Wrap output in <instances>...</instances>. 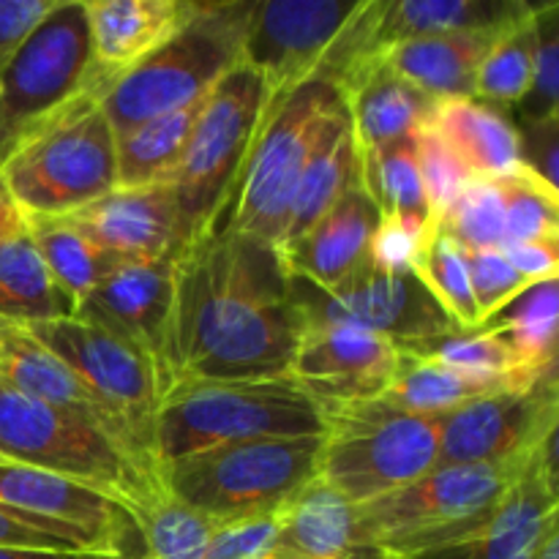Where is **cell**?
Listing matches in <instances>:
<instances>
[{"mask_svg":"<svg viewBox=\"0 0 559 559\" xmlns=\"http://www.w3.org/2000/svg\"><path fill=\"white\" fill-rule=\"evenodd\" d=\"M300 333L293 276L276 246L218 229L178 254L164 355L167 391L186 380L289 377Z\"/></svg>","mask_w":559,"mask_h":559,"instance_id":"obj_1","label":"cell"},{"mask_svg":"<svg viewBox=\"0 0 559 559\" xmlns=\"http://www.w3.org/2000/svg\"><path fill=\"white\" fill-rule=\"evenodd\" d=\"M325 415L289 377L186 380L162 396L153 420L156 467L229 442L265 437H322Z\"/></svg>","mask_w":559,"mask_h":559,"instance_id":"obj_2","label":"cell"},{"mask_svg":"<svg viewBox=\"0 0 559 559\" xmlns=\"http://www.w3.org/2000/svg\"><path fill=\"white\" fill-rule=\"evenodd\" d=\"M322 437H265L229 442L158 469L173 500L207 522L282 513L320 478Z\"/></svg>","mask_w":559,"mask_h":559,"instance_id":"obj_3","label":"cell"},{"mask_svg":"<svg viewBox=\"0 0 559 559\" xmlns=\"http://www.w3.org/2000/svg\"><path fill=\"white\" fill-rule=\"evenodd\" d=\"M267 104L265 80L246 63L227 71L202 102L183 156L167 178L178 200L186 246L222 227Z\"/></svg>","mask_w":559,"mask_h":559,"instance_id":"obj_4","label":"cell"},{"mask_svg":"<svg viewBox=\"0 0 559 559\" xmlns=\"http://www.w3.org/2000/svg\"><path fill=\"white\" fill-rule=\"evenodd\" d=\"M251 5L254 0H200L197 14L167 44L102 96L115 134L202 102L227 71L243 63Z\"/></svg>","mask_w":559,"mask_h":559,"instance_id":"obj_5","label":"cell"},{"mask_svg":"<svg viewBox=\"0 0 559 559\" xmlns=\"http://www.w3.org/2000/svg\"><path fill=\"white\" fill-rule=\"evenodd\" d=\"M0 175L25 218H66L118 183L115 131L91 91L16 142Z\"/></svg>","mask_w":559,"mask_h":559,"instance_id":"obj_6","label":"cell"},{"mask_svg":"<svg viewBox=\"0 0 559 559\" xmlns=\"http://www.w3.org/2000/svg\"><path fill=\"white\" fill-rule=\"evenodd\" d=\"M0 459L112 497L134 519L164 495L162 475L96 426L0 385Z\"/></svg>","mask_w":559,"mask_h":559,"instance_id":"obj_7","label":"cell"},{"mask_svg":"<svg viewBox=\"0 0 559 559\" xmlns=\"http://www.w3.org/2000/svg\"><path fill=\"white\" fill-rule=\"evenodd\" d=\"M320 484L355 508L404 489L440 464L437 418L413 415L385 399L322 409Z\"/></svg>","mask_w":559,"mask_h":559,"instance_id":"obj_8","label":"cell"},{"mask_svg":"<svg viewBox=\"0 0 559 559\" xmlns=\"http://www.w3.org/2000/svg\"><path fill=\"white\" fill-rule=\"evenodd\" d=\"M527 464H437L404 489L355 508L360 533L388 559L445 549L480 527Z\"/></svg>","mask_w":559,"mask_h":559,"instance_id":"obj_9","label":"cell"},{"mask_svg":"<svg viewBox=\"0 0 559 559\" xmlns=\"http://www.w3.org/2000/svg\"><path fill=\"white\" fill-rule=\"evenodd\" d=\"M342 104L336 85L322 76L271 96L254 151L218 229L251 235L278 249L300 173L325 123Z\"/></svg>","mask_w":559,"mask_h":559,"instance_id":"obj_10","label":"cell"},{"mask_svg":"<svg viewBox=\"0 0 559 559\" xmlns=\"http://www.w3.org/2000/svg\"><path fill=\"white\" fill-rule=\"evenodd\" d=\"M91 91L102 93L91 76L85 0H55L0 76V162Z\"/></svg>","mask_w":559,"mask_h":559,"instance_id":"obj_11","label":"cell"},{"mask_svg":"<svg viewBox=\"0 0 559 559\" xmlns=\"http://www.w3.org/2000/svg\"><path fill=\"white\" fill-rule=\"evenodd\" d=\"M557 371L533 385L500 388L437 418L440 464H522L557 437Z\"/></svg>","mask_w":559,"mask_h":559,"instance_id":"obj_12","label":"cell"},{"mask_svg":"<svg viewBox=\"0 0 559 559\" xmlns=\"http://www.w3.org/2000/svg\"><path fill=\"white\" fill-rule=\"evenodd\" d=\"M25 328L120 415L142 456L156 467L153 420L164 396V380L156 364L126 338L76 317Z\"/></svg>","mask_w":559,"mask_h":559,"instance_id":"obj_13","label":"cell"},{"mask_svg":"<svg viewBox=\"0 0 559 559\" xmlns=\"http://www.w3.org/2000/svg\"><path fill=\"white\" fill-rule=\"evenodd\" d=\"M293 298L306 325H355L380 333L399 347L456 333L415 271H380L369 262L336 289L309 287L293 278Z\"/></svg>","mask_w":559,"mask_h":559,"instance_id":"obj_14","label":"cell"},{"mask_svg":"<svg viewBox=\"0 0 559 559\" xmlns=\"http://www.w3.org/2000/svg\"><path fill=\"white\" fill-rule=\"evenodd\" d=\"M364 0H254L246 25L243 63L278 96L314 80Z\"/></svg>","mask_w":559,"mask_h":559,"instance_id":"obj_15","label":"cell"},{"mask_svg":"<svg viewBox=\"0 0 559 559\" xmlns=\"http://www.w3.org/2000/svg\"><path fill=\"white\" fill-rule=\"evenodd\" d=\"M0 506L60 530L87 551L142 555L136 519L120 502L55 473L0 459Z\"/></svg>","mask_w":559,"mask_h":559,"instance_id":"obj_16","label":"cell"},{"mask_svg":"<svg viewBox=\"0 0 559 559\" xmlns=\"http://www.w3.org/2000/svg\"><path fill=\"white\" fill-rule=\"evenodd\" d=\"M399 344L355 325H306L289 364V380L320 409L385 396Z\"/></svg>","mask_w":559,"mask_h":559,"instance_id":"obj_17","label":"cell"},{"mask_svg":"<svg viewBox=\"0 0 559 559\" xmlns=\"http://www.w3.org/2000/svg\"><path fill=\"white\" fill-rule=\"evenodd\" d=\"M559 527L557 437L540 448L478 530L445 549L415 559H533Z\"/></svg>","mask_w":559,"mask_h":559,"instance_id":"obj_18","label":"cell"},{"mask_svg":"<svg viewBox=\"0 0 559 559\" xmlns=\"http://www.w3.org/2000/svg\"><path fill=\"white\" fill-rule=\"evenodd\" d=\"M175 257L151 262H120L76 306L74 317L104 328L115 336L140 347L164 377L169 317L175 295Z\"/></svg>","mask_w":559,"mask_h":559,"instance_id":"obj_19","label":"cell"},{"mask_svg":"<svg viewBox=\"0 0 559 559\" xmlns=\"http://www.w3.org/2000/svg\"><path fill=\"white\" fill-rule=\"evenodd\" d=\"M63 222L120 262L164 260L180 254L186 246L178 200L169 183L115 186Z\"/></svg>","mask_w":559,"mask_h":559,"instance_id":"obj_20","label":"cell"},{"mask_svg":"<svg viewBox=\"0 0 559 559\" xmlns=\"http://www.w3.org/2000/svg\"><path fill=\"white\" fill-rule=\"evenodd\" d=\"M0 385L96 426L98 431L120 442L126 451L151 464L136 448L120 415L104 399H98L58 355L49 353L25 325L9 320H0Z\"/></svg>","mask_w":559,"mask_h":559,"instance_id":"obj_21","label":"cell"},{"mask_svg":"<svg viewBox=\"0 0 559 559\" xmlns=\"http://www.w3.org/2000/svg\"><path fill=\"white\" fill-rule=\"evenodd\" d=\"M200 0H85L91 76L102 93L167 44Z\"/></svg>","mask_w":559,"mask_h":559,"instance_id":"obj_22","label":"cell"},{"mask_svg":"<svg viewBox=\"0 0 559 559\" xmlns=\"http://www.w3.org/2000/svg\"><path fill=\"white\" fill-rule=\"evenodd\" d=\"M377 224L380 211L358 180L298 243L282 251L289 276L322 293L349 282L371 262Z\"/></svg>","mask_w":559,"mask_h":559,"instance_id":"obj_23","label":"cell"},{"mask_svg":"<svg viewBox=\"0 0 559 559\" xmlns=\"http://www.w3.org/2000/svg\"><path fill=\"white\" fill-rule=\"evenodd\" d=\"M336 91L344 98L358 153L415 136L429 123L437 104L399 76L388 66L385 55H371L349 66L336 80Z\"/></svg>","mask_w":559,"mask_h":559,"instance_id":"obj_24","label":"cell"},{"mask_svg":"<svg viewBox=\"0 0 559 559\" xmlns=\"http://www.w3.org/2000/svg\"><path fill=\"white\" fill-rule=\"evenodd\" d=\"M265 559H388L360 533L353 502L311 484L287 511Z\"/></svg>","mask_w":559,"mask_h":559,"instance_id":"obj_25","label":"cell"},{"mask_svg":"<svg viewBox=\"0 0 559 559\" xmlns=\"http://www.w3.org/2000/svg\"><path fill=\"white\" fill-rule=\"evenodd\" d=\"M506 27H480V31L418 38V41L396 44L382 55L399 76H404L409 85H415L435 102L469 98L475 91L480 63Z\"/></svg>","mask_w":559,"mask_h":559,"instance_id":"obj_26","label":"cell"},{"mask_svg":"<svg viewBox=\"0 0 559 559\" xmlns=\"http://www.w3.org/2000/svg\"><path fill=\"white\" fill-rule=\"evenodd\" d=\"M360 180V158L355 145L353 129H349L347 109L342 107L331 115L322 129L304 173H300L298 189L293 194L287 222H284L278 251H287L298 243L328 211L338 202V197Z\"/></svg>","mask_w":559,"mask_h":559,"instance_id":"obj_27","label":"cell"},{"mask_svg":"<svg viewBox=\"0 0 559 559\" xmlns=\"http://www.w3.org/2000/svg\"><path fill=\"white\" fill-rule=\"evenodd\" d=\"M429 126L448 142L473 178H500L522 167L516 123L480 98H445L431 109Z\"/></svg>","mask_w":559,"mask_h":559,"instance_id":"obj_28","label":"cell"},{"mask_svg":"<svg viewBox=\"0 0 559 559\" xmlns=\"http://www.w3.org/2000/svg\"><path fill=\"white\" fill-rule=\"evenodd\" d=\"M74 309V300L49 276L27 233L0 246V320L38 325L69 320Z\"/></svg>","mask_w":559,"mask_h":559,"instance_id":"obj_29","label":"cell"},{"mask_svg":"<svg viewBox=\"0 0 559 559\" xmlns=\"http://www.w3.org/2000/svg\"><path fill=\"white\" fill-rule=\"evenodd\" d=\"M500 388L502 385H491L478 377L464 374V371L420 353L418 347H399L396 374H393L385 396L380 399L413 415L440 418V415L451 413V409L462 407L473 399L486 396V393L500 391Z\"/></svg>","mask_w":559,"mask_h":559,"instance_id":"obj_30","label":"cell"},{"mask_svg":"<svg viewBox=\"0 0 559 559\" xmlns=\"http://www.w3.org/2000/svg\"><path fill=\"white\" fill-rule=\"evenodd\" d=\"M557 322L559 282H540L524 289L516 300L480 322V331H491L511 347L519 369L540 377L557 369Z\"/></svg>","mask_w":559,"mask_h":559,"instance_id":"obj_31","label":"cell"},{"mask_svg":"<svg viewBox=\"0 0 559 559\" xmlns=\"http://www.w3.org/2000/svg\"><path fill=\"white\" fill-rule=\"evenodd\" d=\"M202 102L173 109V112L145 120L123 134H115V164H118V183L115 186L129 189V186L167 183L183 156Z\"/></svg>","mask_w":559,"mask_h":559,"instance_id":"obj_32","label":"cell"},{"mask_svg":"<svg viewBox=\"0 0 559 559\" xmlns=\"http://www.w3.org/2000/svg\"><path fill=\"white\" fill-rule=\"evenodd\" d=\"M360 183L377 205L380 216L399 218L415 227L435 229L437 218L431 216L426 200L424 180H420L418 156H415V136L399 140L377 151L358 153Z\"/></svg>","mask_w":559,"mask_h":559,"instance_id":"obj_33","label":"cell"},{"mask_svg":"<svg viewBox=\"0 0 559 559\" xmlns=\"http://www.w3.org/2000/svg\"><path fill=\"white\" fill-rule=\"evenodd\" d=\"M27 238L36 246L49 276L74 300V306H80L85 295L115 265H120V260L93 246L63 218H27Z\"/></svg>","mask_w":559,"mask_h":559,"instance_id":"obj_34","label":"cell"},{"mask_svg":"<svg viewBox=\"0 0 559 559\" xmlns=\"http://www.w3.org/2000/svg\"><path fill=\"white\" fill-rule=\"evenodd\" d=\"M437 227L464 251L502 249L506 243V202L500 178H473L459 189Z\"/></svg>","mask_w":559,"mask_h":559,"instance_id":"obj_35","label":"cell"},{"mask_svg":"<svg viewBox=\"0 0 559 559\" xmlns=\"http://www.w3.org/2000/svg\"><path fill=\"white\" fill-rule=\"evenodd\" d=\"M538 11V9H535ZM533 14L516 25L506 27L495 47L480 63L475 76L473 98L495 107H516L530 87L533 76Z\"/></svg>","mask_w":559,"mask_h":559,"instance_id":"obj_36","label":"cell"},{"mask_svg":"<svg viewBox=\"0 0 559 559\" xmlns=\"http://www.w3.org/2000/svg\"><path fill=\"white\" fill-rule=\"evenodd\" d=\"M142 540L140 559H205L213 522L173 500L164 491L136 519Z\"/></svg>","mask_w":559,"mask_h":559,"instance_id":"obj_37","label":"cell"},{"mask_svg":"<svg viewBox=\"0 0 559 559\" xmlns=\"http://www.w3.org/2000/svg\"><path fill=\"white\" fill-rule=\"evenodd\" d=\"M415 273L426 284V289L435 295L442 311L456 322L459 331H475L478 328V306H475L473 298V284H469L464 251L440 227L426 240L424 251L415 262Z\"/></svg>","mask_w":559,"mask_h":559,"instance_id":"obj_38","label":"cell"},{"mask_svg":"<svg viewBox=\"0 0 559 559\" xmlns=\"http://www.w3.org/2000/svg\"><path fill=\"white\" fill-rule=\"evenodd\" d=\"M506 202V246L559 240V191L549 189L530 169L500 175Z\"/></svg>","mask_w":559,"mask_h":559,"instance_id":"obj_39","label":"cell"},{"mask_svg":"<svg viewBox=\"0 0 559 559\" xmlns=\"http://www.w3.org/2000/svg\"><path fill=\"white\" fill-rule=\"evenodd\" d=\"M555 115H559V3L551 0L538 5L533 16V76L516 104V123Z\"/></svg>","mask_w":559,"mask_h":559,"instance_id":"obj_40","label":"cell"},{"mask_svg":"<svg viewBox=\"0 0 559 559\" xmlns=\"http://www.w3.org/2000/svg\"><path fill=\"white\" fill-rule=\"evenodd\" d=\"M415 156H418L420 180H424V191L426 200H429L431 216L440 222L445 207L451 205L453 197L459 194V189H462L467 180H473V175L464 169V164L459 162L456 153L448 147V142L442 140L429 123L415 134Z\"/></svg>","mask_w":559,"mask_h":559,"instance_id":"obj_41","label":"cell"},{"mask_svg":"<svg viewBox=\"0 0 559 559\" xmlns=\"http://www.w3.org/2000/svg\"><path fill=\"white\" fill-rule=\"evenodd\" d=\"M464 260H467L469 284H473V298L475 306H478L480 322L495 317L511 300H516L524 289L533 287L527 278L513 271V265L506 260L500 249L469 251V254H464Z\"/></svg>","mask_w":559,"mask_h":559,"instance_id":"obj_42","label":"cell"},{"mask_svg":"<svg viewBox=\"0 0 559 559\" xmlns=\"http://www.w3.org/2000/svg\"><path fill=\"white\" fill-rule=\"evenodd\" d=\"M282 513L213 524L205 559H265L282 527Z\"/></svg>","mask_w":559,"mask_h":559,"instance_id":"obj_43","label":"cell"},{"mask_svg":"<svg viewBox=\"0 0 559 559\" xmlns=\"http://www.w3.org/2000/svg\"><path fill=\"white\" fill-rule=\"evenodd\" d=\"M437 229V227H435ZM435 229L415 227V224L399 222V218L380 216L374 240H371V265L380 271H415L420 251Z\"/></svg>","mask_w":559,"mask_h":559,"instance_id":"obj_44","label":"cell"},{"mask_svg":"<svg viewBox=\"0 0 559 559\" xmlns=\"http://www.w3.org/2000/svg\"><path fill=\"white\" fill-rule=\"evenodd\" d=\"M516 131L519 147H522V167L530 169L538 180H544L549 189L559 191V115L546 120H533V123H516Z\"/></svg>","mask_w":559,"mask_h":559,"instance_id":"obj_45","label":"cell"},{"mask_svg":"<svg viewBox=\"0 0 559 559\" xmlns=\"http://www.w3.org/2000/svg\"><path fill=\"white\" fill-rule=\"evenodd\" d=\"M52 5L55 0H0V76Z\"/></svg>","mask_w":559,"mask_h":559,"instance_id":"obj_46","label":"cell"},{"mask_svg":"<svg viewBox=\"0 0 559 559\" xmlns=\"http://www.w3.org/2000/svg\"><path fill=\"white\" fill-rule=\"evenodd\" d=\"M0 546H20V549H49V551H87L74 538L63 535L49 524L16 513L0 506ZM98 555V551H96Z\"/></svg>","mask_w":559,"mask_h":559,"instance_id":"obj_47","label":"cell"},{"mask_svg":"<svg viewBox=\"0 0 559 559\" xmlns=\"http://www.w3.org/2000/svg\"><path fill=\"white\" fill-rule=\"evenodd\" d=\"M519 276L530 284L555 282L559 273V240H535V243H516L500 249Z\"/></svg>","mask_w":559,"mask_h":559,"instance_id":"obj_48","label":"cell"},{"mask_svg":"<svg viewBox=\"0 0 559 559\" xmlns=\"http://www.w3.org/2000/svg\"><path fill=\"white\" fill-rule=\"evenodd\" d=\"M25 233H27L25 213L20 211V205H16L14 197H11L9 186H5L3 175H0V246H3L5 240Z\"/></svg>","mask_w":559,"mask_h":559,"instance_id":"obj_49","label":"cell"},{"mask_svg":"<svg viewBox=\"0 0 559 559\" xmlns=\"http://www.w3.org/2000/svg\"><path fill=\"white\" fill-rule=\"evenodd\" d=\"M0 559H126L96 551H49V549H20V546H0Z\"/></svg>","mask_w":559,"mask_h":559,"instance_id":"obj_50","label":"cell"},{"mask_svg":"<svg viewBox=\"0 0 559 559\" xmlns=\"http://www.w3.org/2000/svg\"><path fill=\"white\" fill-rule=\"evenodd\" d=\"M533 559H559V527L546 535V540L540 544V549L535 551Z\"/></svg>","mask_w":559,"mask_h":559,"instance_id":"obj_51","label":"cell"},{"mask_svg":"<svg viewBox=\"0 0 559 559\" xmlns=\"http://www.w3.org/2000/svg\"><path fill=\"white\" fill-rule=\"evenodd\" d=\"M126 559H140V557H126Z\"/></svg>","mask_w":559,"mask_h":559,"instance_id":"obj_52","label":"cell"}]
</instances>
